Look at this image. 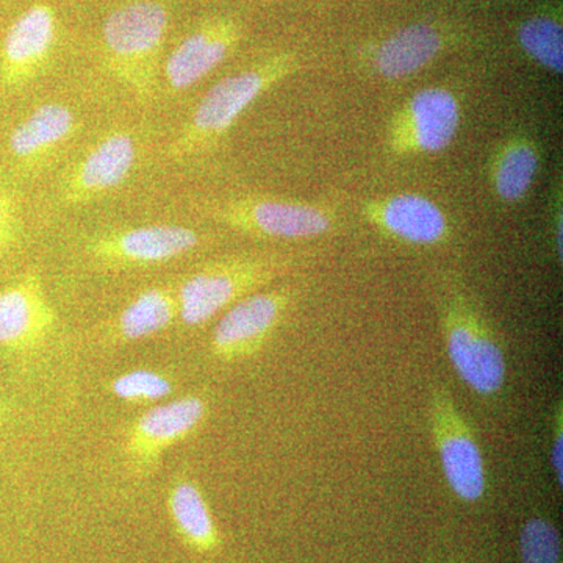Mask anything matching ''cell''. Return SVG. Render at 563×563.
<instances>
[{
  "instance_id": "6da1fadb",
  "label": "cell",
  "mask_w": 563,
  "mask_h": 563,
  "mask_svg": "<svg viewBox=\"0 0 563 563\" xmlns=\"http://www.w3.org/2000/svg\"><path fill=\"white\" fill-rule=\"evenodd\" d=\"M437 313L448 358L462 383L484 398L499 395L507 380L506 352L468 290L457 280H444Z\"/></svg>"
},
{
  "instance_id": "7a4b0ae2",
  "label": "cell",
  "mask_w": 563,
  "mask_h": 563,
  "mask_svg": "<svg viewBox=\"0 0 563 563\" xmlns=\"http://www.w3.org/2000/svg\"><path fill=\"white\" fill-rule=\"evenodd\" d=\"M295 69V62L288 55H279L272 60L240 70L224 77L207 91L198 103L190 120L177 133L168 146L173 161L201 154L225 135L252 103L272 90Z\"/></svg>"
},
{
  "instance_id": "3957f363",
  "label": "cell",
  "mask_w": 563,
  "mask_h": 563,
  "mask_svg": "<svg viewBox=\"0 0 563 563\" xmlns=\"http://www.w3.org/2000/svg\"><path fill=\"white\" fill-rule=\"evenodd\" d=\"M288 263L280 255H231L207 263L181 280L176 290L181 322L188 328L206 324L279 279Z\"/></svg>"
},
{
  "instance_id": "277c9868",
  "label": "cell",
  "mask_w": 563,
  "mask_h": 563,
  "mask_svg": "<svg viewBox=\"0 0 563 563\" xmlns=\"http://www.w3.org/2000/svg\"><path fill=\"white\" fill-rule=\"evenodd\" d=\"M168 10L154 0H131L111 11L102 25L103 46L111 73L141 99H150L157 87V63Z\"/></svg>"
},
{
  "instance_id": "5b68a950",
  "label": "cell",
  "mask_w": 563,
  "mask_h": 563,
  "mask_svg": "<svg viewBox=\"0 0 563 563\" xmlns=\"http://www.w3.org/2000/svg\"><path fill=\"white\" fill-rule=\"evenodd\" d=\"M428 410L433 444L448 487L462 503H479L487 492L483 450L446 384L433 385Z\"/></svg>"
},
{
  "instance_id": "8992f818",
  "label": "cell",
  "mask_w": 563,
  "mask_h": 563,
  "mask_svg": "<svg viewBox=\"0 0 563 563\" xmlns=\"http://www.w3.org/2000/svg\"><path fill=\"white\" fill-rule=\"evenodd\" d=\"M209 412L206 396L187 395L141 413L131 422L122 440V455L129 472L139 477L157 472L166 451L195 435Z\"/></svg>"
},
{
  "instance_id": "52a82bcc",
  "label": "cell",
  "mask_w": 563,
  "mask_h": 563,
  "mask_svg": "<svg viewBox=\"0 0 563 563\" xmlns=\"http://www.w3.org/2000/svg\"><path fill=\"white\" fill-rule=\"evenodd\" d=\"M213 220L233 231L273 240H309L325 235L335 218L331 209L314 203L243 196L211 207Z\"/></svg>"
},
{
  "instance_id": "ba28073f",
  "label": "cell",
  "mask_w": 563,
  "mask_h": 563,
  "mask_svg": "<svg viewBox=\"0 0 563 563\" xmlns=\"http://www.w3.org/2000/svg\"><path fill=\"white\" fill-rule=\"evenodd\" d=\"M462 124L457 96L443 87H428L402 103L390 122L387 146L395 155H431L448 150Z\"/></svg>"
},
{
  "instance_id": "9c48e42d",
  "label": "cell",
  "mask_w": 563,
  "mask_h": 563,
  "mask_svg": "<svg viewBox=\"0 0 563 563\" xmlns=\"http://www.w3.org/2000/svg\"><path fill=\"white\" fill-rule=\"evenodd\" d=\"M292 296L290 288L261 290L229 307L211 333V357L231 365L257 355L279 328Z\"/></svg>"
},
{
  "instance_id": "30bf717a",
  "label": "cell",
  "mask_w": 563,
  "mask_h": 563,
  "mask_svg": "<svg viewBox=\"0 0 563 563\" xmlns=\"http://www.w3.org/2000/svg\"><path fill=\"white\" fill-rule=\"evenodd\" d=\"M199 243L201 236L195 229L151 224L96 233L88 240L87 252L103 268H146L184 257Z\"/></svg>"
},
{
  "instance_id": "8fae6325",
  "label": "cell",
  "mask_w": 563,
  "mask_h": 563,
  "mask_svg": "<svg viewBox=\"0 0 563 563\" xmlns=\"http://www.w3.org/2000/svg\"><path fill=\"white\" fill-rule=\"evenodd\" d=\"M43 280L36 272H25L0 291V347L32 351L46 342L57 325Z\"/></svg>"
},
{
  "instance_id": "7c38bea8",
  "label": "cell",
  "mask_w": 563,
  "mask_h": 563,
  "mask_svg": "<svg viewBox=\"0 0 563 563\" xmlns=\"http://www.w3.org/2000/svg\"><path fill=\"white\" fill-rule=\"evenodd\" d=\"M363 217L385 235L412 246H435L450 239L442 207L418 192H398L363 206Z\"/></svg>"
},
{
  "instance_id": "4fadbf2b",
  "label": "cell",
  "mask_w": 563,
  "mask_h": 563,
  "mask_svg": "<svg viewBox=\"0 0 563 563\" xmlns=\"http://www.w3.org/2000/svg\"><path fill=\"white\" fill-rule=\"evenodd\" d=\"M57 38V16L47 3H36L11 24L0 51V87L18 90L40 73Z\"/></svg>"
},
{
  "instance_id": "5bb4252c",
  "label": "cell",
  "mask_w": 563,
  "mask_h": 563,
  "mask_svg": "<svg viewBox=\"0 0 563 563\" xmlns=\"http://www.w3.org/2000/svg\"><path fill=\"white\" fill-rule=\"evenodd\" d=\"M136 151L131 132L109 133L70 169L63 181L62 201L79 206L121 187L135 166Z\"/></svg>"
},
{
  "instance_id": "9a60e30c",
  "label": "cell",
  "mask_w": 563,
  "mask_h": 563,
  "mask_svg": "<svg viewBox=\"0 0 563 563\" xmlns=\"http://www.w3.org/2000/svg\"><path fill=\"white\" fill-rule=\"evenodd\" d=\"M239 36V29L229 20L209 21L196 29L180 41L166 62L169 88L184 91L195 87L228 58Z\"/></svg>"
},
{
  "instance_id": "2e32d148",
  "label": "cell",
  "mask_w": 563,
  "mask_h": 563,
  "mask_svg": "<svg viewBox=\"0 0 563 563\" xmlns=\"http://www.w3.org/2000/svg\"><path fill=\"white\" fill-rule=\"evenodd\" d=\"M177 318L176 290L168 285L151 287L135 296L114 318L109 336L117 344L141 342L172 328Z\"/></svg>"
},
{
  "instance_id": "e0dca14e",
  "label": "cell",
  "mask_w": 563,
  "mask_h": 563,
  "mask_svg": "<svg viewBox=\"0 0 563 563\" xmlns=\"http://www.w3.org/2000/svg\"><path fill=\"white\" fill-rule=\"evenodd\" d=\"M442 49V35L432 25H409L377 47L374 68L385 79H406L431 65Z\"/></svg>"
},
{
  "instance_id": "ac0fdd59",
  "label": "cell",
  "mask_w": 563,
  "mask_h": 563,
  "mask_svg": "<svg viewBox=\"0 0 563 563\" xmlns=\"http://www.w3.org/2000/svg\"><path fill=\"white\" fill-rule=\"evenodd\" d=\"M76 129V117L69 107L57 102L43 103L11 132L10 154L18 162L31 165L69 140Z\"/></svg>"
},
{
  "instance_id": "d6986e66",
  "label": "cell",
  "mask_w": 563,
  "mask_h": 563,
  "mask_svg": "<svg viewBox=\"0 0 563 563\" xmlns=\"http://www.w3.org/2000/svg\"><path fill=\"white\" fill-rule=\"evenodd\" d=\"M540 168V151L536 141L515 135L504 141L490 162V184L499 201L517 203L531 191Z\"/></svg>"
},
{
  "instance_id": "ffe728a7",
  "label": "cell",
  "mask_w": 563,
  "mask_h": 563,
  "mask_svg": "<svg viewBox=\"0 0 563 563\" xmlns=\"http://www.w3.org/2000/svg\"><path fill=\"white\" fill-rule=\"evenodd\" d=\"M168 506L177 531L191 548L209 553L220 547V531L209 503L195 481L177 477L169 492Z\"/></svg>"
},
{
  "instance_id": "44dd1931",
  "label": "cell",
  "mask_w": 563,
  "mask_h": 563,
  "mask_svg": "<svg viewBox=\"0 0 563 563\" xmlns=\"http://www.w3.org/2000/svg\"><path fill=\"white\" fill-rule=\"evenodd\" d=\"M518 43L525 54L553 74L563 73L562 22L550 14H536L518 29Z\"/></svg>"
},
{
  "instance_id": "7402d4cb",
  "label": "cell",
  "mask_w": 563,
  "mask_h": 563,
  "mask_svg": "<svg viewBox=\"0 0 563 563\" xmlns=\"http://www.w3.org/2000/svg\"><path fill=\"white\" fill-rule=\"evenodd\" d=\"M520 563H563L561 529L548 515L533 514L518 537Z\"/></svg>"
},
{
  "instance_id": "603a6c76",
  "label": "cell",
  "mask_w": 563,
  "mask_h": 563,
  "mask_svg": "<svg viewBox=\"0 0 563 563\" xmlns=\"http://www.w3.org/2000/svg\"><path fill=\"white\" fill-rule=\"evenodd\" d=\"M109 390L114 398L131 404L157 402L168 398L174 385L168 376L155 369H132L114 377Z\"/></svg>"
},
{
  "instance_id": "cb8c5ba5",
  "label": "cell",
  "mask_w": 563,
  "mask_h": 563,
  "mask_svg": "<svg viewBox=\"0 0 563 563\" xmlns=\"http://www.w3.org/2000/svg\"><path fill=\"white\" fill-rule=\"evenodd\" d=\"M21 221L13 196L0 185V258L16 246Z\"/></svg>"
},
{
  "instance_id": "d4e9b609",
  "label": "cell",
  "mask_w": 563,
  "mask_h": 563,
  "mask_svg": "<svg viewBox=\"0 0 563 563\" xmlns=\"http://www.w3.org/2000/svg\"><path fill=\"white\" fill-rule=\"evenodd\" d=\"M551 468L555 484L563 487V404H555L553 429H551Z\"/></svg>"
},
{
  "instance_id": "484cf974",
  "label": "cell",
  "mask_w": 563,
  "mask_h": 563,
  "mask_svg": "<svg viewBox=\"0 0 563 563\" xmlns=\"http://www.w3.org/2000/svg\"><path fill=\"white\" fill-rule=\"evenodd\" d=\"M563 207L562 188H554L553 206H551V246H553L555 261L562 265L563 261Z\"/></svg>"
},
{
  "instance_id": "4316f807",
  "label": "cell",
  "mask_w": 563,
  "mask_h": 563,
  "mask_svg": "<svg viewBox=\"0 0 563 563\" xmlns=\"http://www.w3.org/2000/svg\"><path fill=\"white\" fill-rule=\"evenodd\" d=\"M10 412V406L9 402L5 401V399L0 396V422L5 420L7 417H9Z\"/></svg>"
},
{
  "instance_id": "83f0119b",
  "label": "cell",
  "mask_w": 563,
  "mask_h": 563,
  "mask_svg": "<svg viewBox=\"0 0 563 563\" xmlns=\"http://www.w3.org/2000/svg\"><path fill=\"white\" fill-rule=\"evenodd\" d=\"M448 563H472L468 561V559L463 558L461 554H451L450 561Z\"/></svg>"
},
{
  "instance_id": "f1b7e54d",
  "label": "cell",
  "mask_w": 563,
  "mask_h": 563,
  "mask_svg": "<svg viewBox=\"0 0 563 563\" xmlns=\"http://www.w3.org/2000/svg\"><path fill=\"white\" fill-rule=\"evenodd\" d=\"M422 563H439V561H437L435 553H433V551H429V553L426 554L424 562Z\"/></svg>"
}]
</instances>
